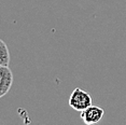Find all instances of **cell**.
<instances>
[{"label":"cell","mask_w":126,"mask_h":125,"mask_svg":"<svg viewBox=\"0 0 126 125\" xmlns=\"http://www.w3.org/2000/svg\"><path fill=\"white\" fill-rule=\"evenodd\" d=\"M105 110L99 106H92L87 107L85 110L81 111V116L83 123L85 125H95L98 122L101 121V119L104 118Z\"/></svg>","instance_id":"obj_2"},{"label":"cell","mask_w":126,"mask_h":125,"mask_svg":"<svg viewBox=\"0 0 126 125\" xmlns=\"http://www.w3.org/2000/svg\"><path fill=\"white\" fill-rule=\"evenodd\" d=\"M13 84V73L9 66L0 65V98L10 92Z\"/></svg>","instance_id":"obj_3"},{"label":"cell","mask_w":126,"mask_h":125,"mask_svg":"<svg viewBox=\"0 0 126 125\" xmlns=\"http://www.w3.org/2000/svg\"><path fill=\"white\" fill-rule=\"evenodd\" d=\"M10 62V53L8 45L4 43V41H2L0 39V65L3 66H9Z\"/></svg>","instance_id":"obj_4"},{"label":"cell","mask_w":126,"mask_h":125,"mask_svg":"<svg viewBox=\"0 0 126 125\" xmlns=\"http://www.w3.org/2000/svg\"><path fill=\"white\" fill-rule=\"evenodd\" d=\"M69 106L76 111H83L87 107L92 106V96L85 90L77 87L72 91L69 97Z\"/></svg>","instance_id":"obj_1"}]
</instances>
